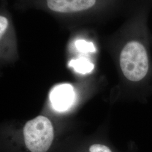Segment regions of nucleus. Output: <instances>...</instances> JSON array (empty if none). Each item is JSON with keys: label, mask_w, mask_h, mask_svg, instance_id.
Segmentation results:
<instances>
[{"label": "nucleus", "mask_w": 152, "mask_h": 152, "mask_svg": "<svg viewBox=\"0 0 152 152\" xmlns=\"http://www.w3.org/2000/svg\"><path fill=\"white\" fill-rule=\"evenodd\" d=\"M24 141L31 152H46L54 139V129L50 121L39 115L26 123L24 127Z\"/></svg>", "instance_id": "2"}, {"label": "nucleus", "mask_w": 152, "mask_h": 152, "mask_svg": "<svg viewBox=\"0 0 152 152\" xmlns=\"http://www.w3.org/2000/svg\"><path fill=\"white\" fill-rule=\"evenodd\" d=\"M152 9V0H136L114 37L121 73L130 85L132 96L141 103L152 94V36L149 28Z\"/></svg>", "instance_id": "1"}, {"label": "nucleus", "mask_w": 152, "mask_h": 152, "mask_svg": "<svg viewBox=\"0 0 152 152\" xmlns=\"http://www.w3.org/2000/svg\"><path fill=\"white\" fill-rule=\"evenodd\" d=\"M75 93L72 86L64 83L55 86L50 94V100L54 109L59 112L65 111L73 103Z\"/></svg>", "instance_id": "3"}, {"label": "nucleus", "mask_w": 152, "mask_h": 152, "mask_svg": "<svg viewBox=\"0 0 152 152\" xmlns=\"http://www.w3.org/2000/svg\"><path fill=\"white\" fill-rule=\"evenodd\" d=\"M90 152H113L110 148L103 144H94L89 148Z\"/></svg>", "instance_id": "6"}, {"label": "nucleus", "mask_w": 152, "mask_h": 152, "mask_svg": "<svg viewBox=\"0 0 152 152\" xmlns=\"http://www.w3.org/2000/svg\"><path fill=\"white\" fill-rule=\"evenodd\" d=\"M69 66L73 68L76 72L81 74L90 73L94 68V65L92 63L84 58L71 60L69 63Z\"/></svg>", "instance_id": "4"}, {"label": "nucleus", "mask_w": 152, "mask_h": 152, "mask_svg": "<svg viewBox=\"0 0 152 152\" xmlns=\"http://www.w3.org/2000/svg\"><path fill=\"white\" fill-rule=\"evenodd\" d=\"M76 48L84 53H94L96 51L94 45L92 42H87L84 40H78L75 43Z\"/></svg>", "instance_id": "5"}]
</instances>
